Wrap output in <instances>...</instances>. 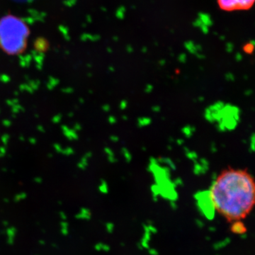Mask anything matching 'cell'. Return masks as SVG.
Returning <instances> with one entry per match:
<instances>
[{"mask_svg":"<svg viewBox=\"0 0 255 255\" xmlns=\"http://www.w3.org/2000/svg\"><path fill=\"white\" fill-rule=\"evenodd\" d=\"M214 209L231 223L245 219L255 208V178L246 169L227 167L209 190Z\"/></svg>","mask_w":255,"mask_h":255,"instance_id":"6da1fadb","label":"cell"},{"mask_svg":"<svg viewBox=\"0 0 255 255\" xmlns=\"http://www.w3.org/2000/svg\"><path fill=\"white\" fill-rule=\"evenodd\" d=\"M29 36V29L21 18L7 15L0 18V46L10 54L23 51Z\"/></svg>","mask_w":255,"mask_h":255,"instance_id":"7a4b0ae2","label":"cell"},{"mask_svg":"<svg viewBox=\"0 0 255 255\" xmlns=\"http://www.w3.org/2000/svg\"><path fill=\"white\" fill-rule=\"evenodd\" d=\"M220 9L225 12L248 11L255 4V0H217Z\"/></svg>","mask_w":255,"mask_h":255,"instance_id":"3957f363","label":"cell"},{"mask_svg":"<svg viewBox=\"0 0 255 255\" xmlns=\"http://www.w3.org/2000/svg\"><path fill=\"white\" fill-rule=\"evenodd\" d=\"M16 234V229L14 227H9L7 230V243L9 245H13Z\"/></svg>","mask_w":255,"mask_h":255,"instance_id":"277c9868","label":"cell"},{"mask_svg":"<svg viewBox=\"0 0 255 255\" xmlns=\"http://www.w3.org/2000/svg\"><path fill=\"white\" fill-rule=\"evenodd\" d=\"M61 227V233L64 235H67L68 234V224L66 222L62 221L60 223Z\"/></svg>","mask_w":255,"mask_h":255,"instance_id":"5b68a950","label":"cell"},{"mask_svg":"<svg viewBox=\"0 0 255 255\" xmlns=\"http://www.w3.org/2000/svg\"><path fill=\"white\" fill-rule=\"evenodd\" d=\"M26 196H27L26 193H24V192L18 193V194H16L15 196H14V201H15V202H18V201H20L24 200L26 198Z\"/></svg>","mask_w":255,"mask_h":255,"instance_id":"8992f818","label":"cell"},{"mask_svg":"<svg viewBox=\"0 0 255 255\" xmlns=\"http://www.w3.org/2000/svg\"><path fill=\"white\" fill-rule=\"evenodd\" d=\"M0 80L3 82H8L10 80V78L7 75H2L0 76Z\"/></svg>","mask_w":255,"mask_h":255,"instance_id":"52a82bcc","label":"cell"},{"mask_svg":"<svg viewBox=\"0 0 255 255\" xmlns=\"http://www.w3.org/2000/svg\"><path fill=\"white\" fill-rule=\"evenodd\" d=\"M60 119H61V116L60 115H57V116H55L54 118H53V122H55V123H58V122L60 121Z\"/></svg>","mask_w":255,"mask_h":255,"instance_id":"ba28073f","label":"cell"},{"mask_svg":"<svg viewBox=\"0 0 255 255\" xmlns=\"http://www.w3.org/2000/svg\"><path fill=\"white\" fill-rule=\"evenodd\" d=\"M60 217L61 218H62V220H65L66 218H67V216H66V215H65V214L63 212H60Z\"/></svg>","mask_w":255,"mask_h":255,"instance_id":"9c48e42d","label":"cell"},{"mask_svg":"<svg viewBox=\"0 0 255 255\" xmlns=\"http://www.w3.org/2000/svg\"><path fill=\"white\" fill-rule=\"evenodd\" d=\"M34 182L36 183H41L42 182V179L40 178V177H36V178L34 179Z\"/></svg>","mask_w":255,"mask_h":255,"instance_id":"30bf717a","label":"cell"},{"mask_svg":"<svg viewBox=\"0 0 255 255\" xmlns=\"http://www.w3.org/2000/svg\"><path fill=\"white\" fill-rule=\"evenodd\" d=\"M9 122H10V121H8V120H6V121H4V125L5 126H9V125H9L8 123H9Z\"/></svg>","mask_w":255,"mask_h":255,"instance_id":"8fae6325","label":"cell"},{"mask_svg":"<svg viewBox=\"0 0 255 255\" xmlns=\"http://www.w3.org/2000/svg\"><path fill=\"white\" fill-rule=\"evenodd\" d=\"M39 243H40V245H45V242L44 241V240H40Z\"/></svg>","mask_w":255,"mask_h":255,"instance_id":"7c38bea8","label":"cell"},{"mask_svg":"<svg viewBox=\"0 0 255 255\" xmlns=\"http://www.w3.org/2000/svg\"><path fill=\"white\" fill-rule=\"evenodd\" d=\"M3 224H4V226L7 227V226H8V225H9L8 221H4L3 222Z\"/></svg>","mask_w":255,"mask_h":255,"instance_id":"4fadbf2b","label":"cell"},{"mask_svg":"<svg viewBox=\"0 0 255 255\" xmlns=\"http://www.w3.org/2000/svg\"><path fill=\"white\" fill-rule=\"evenodd\" d=\"M4 201H5V202H9V200L7 199H4Z\"/></svg>","mask_w":255,"mask_h":255,"instance_id":"5bb4252c","label":"cell"}]
</instances>
